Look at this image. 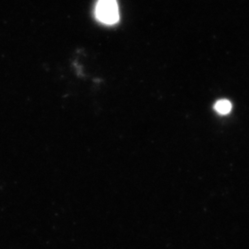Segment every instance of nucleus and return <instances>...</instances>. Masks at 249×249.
I'll return each mask as SVG.
<instances>
[{"mask_svg":"<svg viewBox=\"0 0 249 249\" xmlns=\"http://www.w3.org/2000/svg\"><path fill=\"white\" fill-rule=\"evenodd\" d=\"M95 15L99 21L107 24L113 25L119 19V9L116 0H99Z\"/></svg>","mask_w":249,"mask_h":249,"instance_id":"f257e3e1","label":"nucleus"},{"mask_svg":"<svg viewBox=\"0 0 249 249\" xmlns=\"http://www.w3.org/2000/svg\"><path fill=\"white\" fill-rule=\"evenodd\" d=\"M214 110L220 115H228L231 110V102L228 100H220L215 104Z\"/></svg>","mask_w":249,"mask_h":249,"instance_id":"f03ea898","label":"nucleus"}]
</instances>
